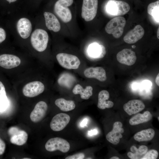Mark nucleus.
<instances>
[{
  "instance_id": "nucleus-1",
  "label": "nucleus",
  "mask_w": 159,
  "mask_h": 159,
  "mask_svg": "<svg viewBox=\"0 0 159 159\" xmlns=\"http://www.w3.org/2000/svg\"><path fill=\"white\" fill-rule=\"evenodd\" d=\"M49 40L47 32L40 29H35L31 37V42L33 47L39 52H42L46 49Z\"/></svg>"
},
{
  "instance_id": "nucleus-2",
  "label": "nucleus",
  "mask_w": 159,
  "mask_h": 159,
  "mask_svg": "<svg viewBox=\"0 0 159 159\" xmlns=\"http://www.w3.org/2000/svg\"><path fill=\"white\" fill-rule=\"evenodd\" d=\"M73 0H58L55 3L54 10L57 16L64 23L70 21L72 16L68 7L71 6Z\"/></svg>"
},
{
  "instance_id": "nucleus-3",
  "label": "nucleus",
  "mask_w": 159,
  "mask_h": 159,
  "mask_svg": "<svg viewBox=\"0 0 159 159\" xmlns=\"http://www.w3.org/2000/svg\"><path fill=\"white\" fill-rule=\"evenodd\" d=\"M126 22L123 17H115L107 23L105 27V31L107 33L112 34L115 38H118L123 34Z\"/></svg>"
},
{
  "instance_id": "nucleus-4",
  "label": "nucleus",
  "mask_w": 159,
  "mask_h": 159,
  "mask_svg": "<svg viewBox=\"0 0 159 159\" xmlns=\"http://www.w3.org/2000/svg\"><path fill=\"white\" fill-rule=\"evenodd\" d=\"M130 6L127 3L122 1L109 0L106 6L107 12L114 16H120L127 13Z\"/></svg>"
},
{
  "instance_id": "nucleus-5",
  "label": "nucleus",
  "mask_w": 159,
  "mask_h": 159,
  "mask_svg": "<svg viewBox=\"0 0 159 159\" xmlns=\"http://www.w3.org/2000/svg\"><path fill=\"white\" fill-rule=\"evenodd\" d=\"M56 58L59 64L67 69H77L80 64V59L76 56L66 53L58 54Z\"/></svg>"
},
{
  "instance_id": "nucleus-6",
  "label": "nucleus",
  "mask_w": 159,
  "mask_h": 159,
  "mask_svg": "<svg viewBox=\"0 0 159 159\" xmlns=\"http://www.w3.org/2000/svg\"><path fill=\"white\" fill-rule=\"evenodd\" d=\"M98 0H83L81 16L86 21L92 20L95 17L98 8Z\"/></svg>"
},
{
  "instance_id": "nucleus-7",
  "label": "nucleus",
  "mask_w": 159,
  "mask_h": 159,
  "mask_svg": "<svg viewBox=\"0 0 159 159\" xmlns=\"http://www.w3.org/2000/svg\"><path fill=\"white\" fill-rule=\"evenodd\" d=\"M46 149L49 152L59 150L63 153L68 152L69 150L70 145L65 140L59 137L51 138L45 145Z\"/></svg>"
},
{
  "instance_id": "nucleus-8",
  "label": "nucleus",
  "mask_w": 159,
  "mask_h": 159,
  "mask_svg": "<svg viewBox=\"0 0 159 159\" xmlns=\"http://www.w3.org/2000/svg\"><path fill=\"white\" fill-rule=\"evenodd\" d=\"M8 133L10 137V141L13 144L22 145L25 144L27 141V133L17 127H10L8 130Z\"/></svg>"
},
{
  "instance_id": "nucleus-9",
  "label": "nucleus",
  "mask_w": 159,
  "mask_h": 159,
  "mask_svg": "<svg viewBox=\"0 0 159 159\" xmlns=\"http://www.w3.org/2000/svg\"><path fill=\"white\" fill-rule=\"evenodd\" d=\"M44 90L43 83L39 81H34L26 84L22 89L23 95L26 97H33L42 93Z\"/></svg>"
},
{
  "instance_id": "nucleus-10",
  "label": "nucleus",
  "mask_w": 159,
  "mask_h": 159,
  "mask_svg": "<svg viewBox=\"0 0 159 159\" xmlns=\"http://www.w3.org/2000/svg\"><path fill=\"white\" fill-rule=\"evenodd\" d=\"M70 119L69 116L67 114H58L52 119L50 123V127L54 131H60L66 127L69 122Z\"/></svg>"
},
{
  "instance_id": "nucleus-11",
  "label": "nucleus",
  "mask_w": 159,
  "mask_h": 159,
  "mask_svg": "<svg viewBox=\"0 0 159 159\" xmlns=\"http://www.w3.org/2000/svg\"><path fill=\"white\" fill-rule=\"evenodd\" d=\"M122 123L119 121L115 122L113 125L112 130L109 132L106 135V138L110 142L114 145H117L120 141V139L122 137V135L124 132L122 127Z\"/></svg>"
},
{
  "instance_id": "nucleus-12",
  "label": "nucleus",
  "mask_w": 159,
  "mask_h": 159,
  "mask_svg": "<svg viewBox=\"0 0 159 159\" xmlns=\"http://www.w3.org/2000/svg\"><path fill=\"white\" fill-rule=\"evenodd\" d=\"M116 57L120 63L128 66L134 64L137 59L135 53L128 49H125L119 52L117 54Z\"/></svg>"
},
{
  "instance_id": "nucleus-13",
  "label": "nucleus",
  "mask_w": 159,
  "mask_h": 159,
  "mask_svg": "<svg viewBox=\"0 0 159 159\" xmlns=\"http://www.w3.org/2000/svg\"><path fill=\"white\" fill-rule=\"evenodd\" d=\"M47 108V105L45 102L40 101L38 102L30 114L31 120L34 122L41 121L44 117Z\"/></svg>"
},
{
  "instance_id": "nucleus-14",
  "label": "nucleus",
  "mask_w": 159,
  "mask_h": 159,
  "mask_svg": "<svg viewBox=\"0 0 159 159\" xmlns=\"http://www.w3.org/2000/svg\"><path fill=\"white\" fill-rule=\"evenodd\" d=\"M21 62L20 59L14 55L3 54L0 55V66L6 69L16 67L20 65Z\"/></svg>"
},
{
  "instance_id": "nucleus-15",
  "label": "nucleus",
  "mask_w": 159,
  "mask_h": 159,
  "mask_svg": "<svg viewBox=\"0 0 159 159\" xmlns=\"http://www.w3.org/2000/svg\"><path fill=\"white\" fill-rule=\"evenodd\" d=\"M144 30L140 25H136L124 37V41L129 44H134L141 39L144 34Z\"/></svg>"
},
{
  "instance_id": "nucleus-16",
  "label": "nucleus",
  "mask_w": 159,
  "mask_h": 159,
  "mask_svg": "<svg viewBox=\"0 0 159 159\" xmlns=\"http://www.w3.org/2000/svg\"><path fill=\"white\" fill-rule=\"evenodd\" d=\"M18 32L21 37L24 39L28 38L32 31V24L30 21L26 18L20 19L16 24Z\"/></svg>"
},
{
  "instance_id": "nucleus-17",
  "label": "nucleus",
  "mask_w": 159,
  "mask_h": 159,
  "mask_svg": "<svg viewBox=\"0 0 159 159\" xmlns=\"http://www.w3.org/2000/svg\"><path fill=\"white\" fill-rule=\"evenodd\" d=\"M84 73L87 78H96L101 82L105 81L107 79L106 72L101 67L88 68L84 71Z\"/></svg>"
},
{
  "instance_id": "nucleus-18",
  "label": "nucleus",
  "mask_w": 159,
  "mask_h": 159,
  "mask_svg": "<svg viewBox=\"0 0 159 159\" xmlns=\"http://www.w3.org/2000/svg\"><path fill=\"white\" fill-rule=\"evenodd\" d=\"M145 108L143 102L138 100H130L123 106L124 111L129 115L139 112Z\"/></svg>"
},
{
  "instance_id": "nucleus-19",
  "label": "nucleus",
  "mask_w": 159,
  "mask_h": 159,
  "mask_svg": "<svg viewBox=\"0 0 159 159\" xmlns=\"http://www.w3.org/2000/svg\"><path fill=\"white\" fill-rule=\"evenodd\" d=\"M44 15L47 28L54 32L59 31L61 29V25L56 16L52 13L48 12H44Z\"/></svg>"
},
{
  "instance_id": "nucleus-20",
  "label": "nucleus",
  "mask_w": 159,
  "mask_h": 159,
  "mask_svg": "<svg viewBox=\"0 0 159 159\" xmlns=\"http://www.w3.org/2000/svg\"><path fill=\"white\" fill-rule=\"evenodd\" d=\"M88 52L89 56L95 59H99L103 58L106 53L105 47L96 42L93 43L90 45Z\"/></svg>"
},
{
  "instance_id": "nucleus-21",
  "label": "nucleus",
  "mask_w": 159,
  "mask_h": 159,
  "mask_svg": "<svg viewBox=\"0 0 159 159\" xmlns=\"http://www.w3.org/2000/svg\"><path fill=\"white\" fill-rule=\"evenodd\" d=\"M109 97V93L107 90H104L100 91L98 95V107L101 110L112 107L114 103L112 101L108 100Z\"/></svg>"
},
{
  "instance_id": "nucleus-22",
  "label": "nucleus",
  "mask_w": 159,
  "mask_h": 159,
  "mask_svg": "<svg viewBox=\"0 0 159 159\" xmlns=\"http://www.w3.org/2000/svg\"><path fill=\"white\" fill-rule=\"evenodd\" d=\"M152 115L149 111H145L143 114L139 113L132 117L129 120V124L135 125L148 122L151 120Z\"/></svg>"
},
{
  "instance_id": "nucleus-23",
  "label": "nucleus",
  "mask_w": 159,
  "mask_h": 159,
  "mask_svg": "<svg viewBox=\"0 0 159 159\" xmlns=\"http://www.w3.org/2000/svg\"><path fill=\"white\" fill-rule=\"evenodd\" d=\"M92 90L93 88L91 86H87L85 88H83L80 85L78 84L74 87L72 92L75 95L80 94L82 99L87 100L92 95Z\"/></svg>"
},
{
  "instance_id": "nucleus-24",
  "label": "nucleus",
  "mask_w": 159,
  "mask_h": 159,
  "mask_svg": "<svg viewBox=\"0 0 159 159\" xmlns=\"http://www.w3.org/2000/svg\"><path fill=\"white\" fill-rule=\"evenodd\" d=\"M155 134L154 130L152 128H149L137 132L134 136V138L138 142L147 141L152 140Z\"/></svg>"
},
{
  "instance_id": "nucleus-25",
  "label": "nucleus",
  "mask_w": 159,
  "mask_h": 159,
  "mask_svg": "<svg viewBox=\"0 0 159 159\" xmlns=\"http://www.w3.org/2000/svg\"><path fill=\"white\" fill-rule=\"evenodd\" d=\"M55 105L62 111H69L75 107L74 102L71 100H67L63 98L57 99L55 102Z\"/></svg>"
},
{
  "instance_id": "nucleus-26",
  "label": "nucleus",
  "mask_w": 159,
  "mask_h": 159,
  "mask_svg": "<svg viewBox=\"0 0 159 159\" xmlns=\"http://www.w3.org/2000/svg\"><path fill=\"white\" fill-rule=\"evenodd\" d=\"M148 13L152 16L155 21L159 23V1L152 2L148 5Z\"/></svg>"
},
{
  "instance_id": "nucleus-27",
  "label": "nucleus",
  "mask_w": 159,
  "mask_h": 159,
  "mask_svg": "<svg viewBox=\"0 0 159 159\" xmlns=\"http://www.w3.org/2000/svg\"><path fill=\"white\" fill-rule=\"evenodd\" d=\"M130 150L133 153L140 157L146 153L148 150V148L145 145H142L137 149L135 146H132L130 148Z\"/></svg>"
},
{
  "instance_id": "nucleus-28",
  "label": "nucleus",
  "mask_w": 159,
  "mask_h": 159,
  "mask_svg": "<svg viewBox=\"0 0 159 159\" xmlns=\"http://www.w3.org/2000/svg\"><path fill=\"white\" fill-rule=\"evenodd\" d=\"M158 152L154 149L151 150L148 152L146 154L141 158V159H156L158 156Z\"/></svg>"
},
{
  "instance_id": "nucleus-29",
  "label": "nucleus",
  "mask_w": 159,
  "mask_h": 159,
  "mask_svg": "<svg viewBox=\"0 0 159 159\" xmlns=\"http://www.w3.org/2000/svg\"><path fill=\"white\" fill-rule=\"evenodd\" d=\"M7 98L5 87L3 83L0 81V100Z\"/></svg>"
},
{
  "instance_id": "nucleus-30",
  "label": "nucleus",
  "mask_w": 159,
  "mask_h": 159,
  "mask_svg": "<svg viewBox=\"0 0 159 159\" xmlns=\"http://www.w3.org/2000/svg\"><path fill=\"white\" fill-rule=\"evenodd\" d=\"M8 105L7 98L0 100V111L5 110L7 108Z\"/></svg>"
},
{
  "instance_id": "nucleus-31",
  "label": "nucleus",
  "mask_w": 159,
  "mask_h": 159,
  "mask_svg": "<svg viewBox=\"0 0 159 159\" xmlns=\"http://www.w3.org/2000/svg\"><path fill=\"white\" fill-rule=\"evenodd\" d=\"M85 157V154L83 153L76 154L68 156L65 159H83Z\"/></svg>"
},
{
  "instance_id": "nucleus-32",
  "label": "nucleus",
  "mask_w": 159,
  "mask_h": 159,
  "mask_svg": "<svg viewBox=\"0 0 159 159\" xmlns=\"http://www.w3.org/2000/svg\"><path fill=\"white\" fill-rule=\"evenodd\" d=\"M6 37V31L0 27V44L5 39Z\"/></svg>"
},
{
  "instance_id": "nucleus-33",
  "label": "nucleus",
  "mask_w": 159,
  "mask_h": 159,
  "mask_svg": "<svg viewBox=\"0 0 159 159\" xmlns=\"http://www.w3.org/2000/svg\"><path fill=\"white\" fill-rule=\"evenodd\" d=\"M6 144L0 138V155L3 154L5 150Z\"/></svg>"
},
{
  "instance_id": "nucleus-34",
  "label": "nucleus",
  "mask_w": 159,
  "mask_h": 159,
  "mask_svg": "<svg viewBox=\"0 0 159 159\" xmlns=\"http://www.w3.org/2000/svg\"><path fill=\"white\" fill-rule=\"evenodd\" d=\"M142 83L143 87L145 88H149L152 85L151 82L148 80H145L143 81Z\"/></svg>"
},
{
  "instance_id": "nucleus-35",
  "label": "nucleus",
  "mask_w": 159,
  "mask_h": 159,
  "mask_svg": "<svg viewBox=\"0 0 159 159\" xmlns=\"http://www.w3.org/2000/svg\"><path fill=\"white\" fill-rule=\"evenodd\" d=\"M127 155L131 159H139L140 157L135 154L130 152L128 153Z\"/></svg>"
},
{
  "instance_id": "nucleus-36",
  "label": "nucleus",
  "mask_w": 159,
  "mask_h": 159,
  "mask_svg": "<svg viewBox=\"0 0 159 159\" xmlns=\"http://www.w3.org/2000/svg\"><path fill=\"white\" fill-rule=\"evenodd\" d=\"M98 131L96 129L91 130L88 131V134L89 135L92 136L94 135H95L97 133Z\"/></svg>"
},
{
  "instance_id": "nucleus-37",
  "label": "nucleus",
  "mask_w": 159,
  "mask_h": 159,
  "mask_svg": "<svg viewBox=\"0 0 159 159\" xmlns=\"http://www.w3.org/2000/svg\"><path fill=\"white\" fill-rule=\"evenodd\" d=\"M87 118L84 119L80 123V125L82 127L86 126L87 123Z\"/></svg>"
},
{
  "instance_id": "nucleus-38",
  "label": "nucleus",
  "mask_w": 159,
  "mask_h": 159,
  "mask_svg": "<svg viewBox=\"0 0 159 159\" xmlns=\"http://www.w3.org/2000/svg\"><path fill=\"white\" fill-rule=\"evenodd\" d=\"M159 74L158 73L157 75L156 78H155V82L157 85L159 86Z\"/></svg>"
},
{
  "instance_id": "nucleus-39",
  "label": "nucleus",
  "mask_w": 159,
  "mask_h": 159,
  "mask_svg": "<svg viewBox=\"0 0 159 159\" xmlns=\"http://www.w3.org/2000/svg\"><path fill=\"white\" fill-rule=\"evenodd\" d=\"M110 159H119L120 158L117 156H113L112 157H111L110 158Z\"/></svg>"
},
{
  "instance_id": "nucleus-40",
  "label": "nucleus",
  "mask_w": 159,
  "mask_h": 159,
  "mask_svg": "<svg viewBox=\"0 0 159 159\" xmlns=\"http://www.w3.org/2000/svg\"><path fill=\"white\" fill-rule=\"evenodd\" d=\"M6 0L9 3H11V2H15L17 0Z\"/></svg>"
},
{
  "instance_id": "nucleus-41",
  "label": "nucleus",
  "mask_w": 159,
  "mask_h": 159,
  "mask_svg": "<svg viewBox=\"0 0 159 159\" xmlns=\"http://www.w3.org/2000/svg\"><path fill=\"white\" fill-rule=\"evenodd\" d=\"M159 27L158 28V30H157V37L158 39L159 38Z\"/></svg>"
},
{
  "instance_id": "nucleus-42",
  "label": "nucleus",
  "mask_w": 159,
  "mask_h": 159,
  "mask_svg": "<svg viewBox=\"0 0 159 159\" xmlns=\"http://www.w3.org/2000/svg\"><path fill=\"white\" fill-rule=\"evenodd\" d=\"M136 46L135 45H132V47L133 48H135V47Z\"/></svg>"
},
{
  "instance_id": "nucleus-43",
  "label": "nucleus",
  "mask_w": 159,
  "mask_h": 159,
  "mask_svg": "<svg viewBox=\"0 0 159 159\" xmlns=\"http://www.w3.org/2000/svg\"><path fill=\"white\" fill-rule=\"evenodd\" d=\"M23 159H30V158H23Z\"/></svg>"
},
{
  "instance_id": "nucleus-44",
  "label": "nucleus",
  "mask_w": 159,
  "mask_h": 159,
  "mask_svg": "<svg viewBox=\"0 0 159 159\" xmlns=\"http://www.w3.org/2000/svg\"><path fill=\"white\" fill-rule=\"evenodd\" d=\"M158 120L159 121V117H158Z\"/></svg>"
}]
</instances>
